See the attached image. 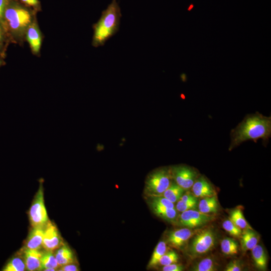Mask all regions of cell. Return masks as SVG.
<instances>
[{"label": "cell", "instance_id": "1", "mask_svg": "<svg viewBox=\"0 0 271 271\" xmlns=\"http://www.w3.org/2000/svg\"><path fill=\"white\" fill-rule=\"evenodd\" d=\"M37 12L18 0H10L4 12L5 28L12 43L23 44L26 31L37 19Z\"/></svg>", "mask_w": 271, "mask_h": 271}, {"label": "cell", "instance_id": "2", "mask_svg": "<svg viewBox=\"0 0 271 271\" xmlns=\"http://www.w3.org/2000/svg\"><path fill=\"white\" fill-rule=\"evenodd\" d=\"M270 117L257 113L248 115L232 131L229 149L231 150L248 140L261 139L266 141L270 137Z\"/></svg>", "mask_w": 271, "mask_h": 271}, {"label": "cell", "instance_id": "3", "mask_svg": "<svg viewBox=\"0 0 271 271\" xmlns=\"http://www.w3.org/2000/svg\"><path fill=\"white\" fill-rule=\"evenodd\" d=\"M121 13L116 0H112L96 23L93 25L92 45L94 47L103 46L105 42L119 30Z\"/></svg>", "mask_w": 271, "mask_h": 271}, {"label": "cell", "instance_id": "4", "mask_svg": "<svg viewBox=\"0 0 271 271\" xmlns=\"http://www.w3.org/2000/svg\"><path fill=\"white\" fill-rule=\"evenodd\" d=\"M172 179L170 169H157L148 176L146 181V191L152 197L160 196L169 187Z\"/></svg>", "mask_w": 271, "mask_h": 271}, {"label": "cell", "instance_id": "5", "mask_svg": "<svg viewBox=\"0 0 271 271\" xmlns=\"http://www.w3.org/2000/svg\"><path fill=\"white\" fill-rule=\"evenodd\" d=\"M30 222L32 227H45L49 220L45 206L42 183H40L29 212Z\"/></svg>", "mask_w": 271, "mask_h": 271}, {"label": "cell", "instance_id": "6", "mask_svg": "<svg viewBox=\"0 0 271 271\" xmlns=\"http://www.w3.org/2000/svg\"><path fill=\"white\" fill-rule=\"evenodd\" d=\"M193 236L189 246V252L192 256L206 253L215 245V235L210 228L202 230Z\"/></svg>", "mask_w": 271, "mask_h": 271}, {"label": "cell", "instance_id": "7", "mask_svg": "<svg viewBox=\"0 0 271 271\" xmlns=\"http://www.w3.org/2000/svg\"><path fill=\"white\" fill-rule=\"evenodd\" d=\"M170 171L172 178L184 190L191 188L198 177L197 171L192 168L184 165L173 167L170 169Z\"/></svg>", "mask_w": 271, "mask_h": 271}, {"label": "cell", "instance_id": "8", "mask_svg": "<svg viewBox=\"0 0 271 271\" xmlns=\"http://www.w3.org/2000/svg\"><path fill=\"white\" fill-rule=\"evenodd\" d=\"M181 213L178 219V224L189 228L202 226L214 219V215L211 214H205L194 209Z\"/></svg>", "mask_w": 271, "mask_h": 271}, {"label": "cell", "instance_id": "9", "mask_svg": "<svg viewBox=\"0 0 271 271\" xmlns=\"http://www.w3.org/2000/svg\"><path fill=\"white\" fill-rule=\"evenodd\" d=\"M63 244L57 227L49 220L44 227L42 247L45 250L54 251Z\"/></svg>", "mask_w": 271, "mask_h": 271}, {"label": "cell", "instance_id": "10", "mask_svg": "<svg viewBox=\"0 0 271 271\" xmlns=\"http://www.w3.org/2000/svg\"><path fill=\"white\" fill-rule=\"evenodd\" d=\"M25 41L29 44L33 55L39 56L43 41V34L40 29L37 19L34 21L28 28L25 33Z\"/></svg>", "mask_w": 271, "mask_h": 271}, {"label": "cell", "instance_id": "11", "mask_svg": "<svg viewBox=\"0 0 271 271\" xmlns=\"http://www.w3.org/2000/svg\"><path fill=\"white\" fill-rule=\"evenodd\" d=\"M20 251L23 253L26 269L30 271L41 270V258L43 251L37 249L26 248Z\"/></svg>", "mask_w": 271, "mask_h": 271}, {"label": "cell", "instance_id": "12", "mask_svg": "<svg viewBox=\"0 0 271 271\" xmlns=\"http://www.w3.org/2000/svg\"><path fill=\"white\" fill-rule=\"evenodd\" d=\"M196 232L185 227L171 231L168 237L167 241L172 247L179 248L182 247Z\"/></svg>", "mask_w": 271, "mask_h": 271}, {"label": "cell", "instance_id": "13", "mask_svg": "<svg viewBox=\"0 0 271 271\" xmlns=\"http://www.w3.org/2000/svg\"><path fill=\"white\" fill-rule=\"evenodd\" d=\"M193 195L196 198H204L215 195V191L209 181L203 176L198 177L192 186Z\"/></svg>", "mask_w": 271, "mask_h": 271}, {"label": "cell", "instance_id": "14", "mask_svg": "<svg viewBox=\"0 0 271 271\" xmlns=\"http://www.w3.org/2000/svg\"><path fill=\"white\" fill-rule=\"evenodd\" d=\"M44 227H33L26 239L24 248L40 250L42 247Z\"/></svg>", "mask_w": 271, "mask_h": 271}, {"label": "cell", "instance_id": "15", "mask_svg": "<svg viewBox=\"0 0 271 271\" xmlns=\"http://www.w3.org/2000/svg\"><path fill=\"white\" fill-rule=\"evenodd\" d=\"M58 249L55 255L59 267L74 262V254L67 245L64 243Z\"/></svg>", "mask_w": 271, "mask_h": 271}, {"label": "cell", "instance_id": "16", "mask_svg": "<svg viewBox=\"0 0 271 271\" xmlns=\"http://www.w3.org/2000/svg\"><path fill=\"white\" fill-rule=\"evenodd\" d=\"M26 269L23 256L18 252L9 258L3 266L2 271H24Z\"/></svg>", "mask_w": 271, "mask_h": 271}, {"label": "cell", "instance_id": "17", "mask_svg": "<svg viewBox=\"0 0 271 271\" xmlns=\"http://www.w3.org/2000/svg\"><path fill=\"white\" fill-rule=\"evenodd\" d=\"M199 211L205 214L216 213L218 204L216 196L203 198L198 204Z\"/></svg>", "mask_w": 271, "mask_h": 271}, {"label": "cell", "instance_id": "18", "mask_svg": "<svg viewBox=\"0 0 271 271\" xmlns=\"http://www.w3.org/2000/svg\"><path fill=\"white\" fill-rule=\"evenodd\" d=\"M240 236L241 247L244 251L251 250L257 244L259 237L252 229H245Z\"/></svg>", "mask_w": 271, "mask_h": 271}, {"label": "cell", "instance_id": "19", "mask_svg": "<svg viewBox=\"0 0 271 271\" xmlns=\"http://www.w3.org/2000/svg\"><path fill=\"white\" fill-rule=\"evenodd\" d=\"M255 265L258 269L265 270L267 266V256L262 246L257 244L251 250Z\"/></svg>", "mask_w": 271, "mask_h": 271}, {"label": "cell", "instance_id": "20", "mask_svg": "<svg viewBox=\"0 0 271 271\" xmlns=\"http://www.w3.org/2000/svg\"><path fill=\"white\" fill-rule=\"evenodd\" d=\"M151 208L154 213L164 220L174 221L177 217V211L175 208H168L151 203Z\"/></svg>", "mask_w": 271, "mask_h": 271}, {"label": "cell", "instance_id": "21", "mask_svg": "<svg viewBox=\"0 0 271 271\" xmlns=\"http://www.w3.org/2000/svg\"><path fill=\"white\" fill-rule=\"evenodd\" d=\"M184 190L176 183H171L169 187L159 196H163L174 203L183 195Z\"/></svg>", "mask_w": 271, "mask_h": 271}, {"label": "cell", "instance_id": "22", "mask_svg": "<svg viewBox=\"0 0 271 271\" xmlns=\"http://www.w3.org/2000/svg\"><path fill=\"white\" fill-rule=\"evenodd\" d=\"M167 247L165 241H161L156 245L148 263L149 268L154 267L159 264L161 257L167 252Z\"/></svg>", "mask_w": 271, "mask_h": 271}, {"label": "cell", "instance_id": "23", "mask_svg": "<svg viewBox=\"0 0 271 271\" xmlns=\"http://www.w3.org/2000/svg\"><path fill=\"white\" fill-rule=\"evenodd\" d=\"M41 266L42 270H43L48 268H53L57 270L59 267L53 251L45 250L43 251L41 258Z\"/></svg>", "mask_w": 271, "mask_h": 271}, {"label": "cell", "instance_id": "24", "mask_svg": "<svg viewBox=\"0 0 271 271\" xmlns=\"http://www.w3.org/2000/svg\"><path fill=\"white\" fill-rule=\"evenodd\" d=\"M222 252L225 255H233L238 251V244L236 241L232 238H224L220 243Z\"/></svg>", "mask_w": 271, "mask_h": 271}, {"label": "cell", "instance_id": "25", "mask_svg": "<svg viewBox=\"0 0 271 271\" xmlns=\"http://www.w3.org/2000/svg\"><path fill=\"white\" fill-rule=\"evenodd\" d=\"M229 219L240 229H252L245 219L240 209H235L232 211Z\"/></svg>", "mask_w": 271, "mask_h": 271}, {"label": "cell", "instance_id": "26", "mask_svg": "<svg viewBox=\"0 0 271 271\" xmlns=\"http://www.w3.org/2000/svg\"><path fill=\"white\" fill-rule=\"evenodd\" d=\"M217 265L215 261L210 257L203 259L195 265L192 269L194 271H215L217 270Z\"/></svg>", "mask_w": 271, "mask_h": 271}, {"label": "cell", "instance_id": "27", "mask_svg": "<svg viewBox=\"0 0 271 271\" xmlns=\"http://www.w3.org/2000/svg\"><path fill=\"white\" fill-rule=\"evenodd\" d=\"M12 43L8 32L0 23V57L5 59L9 45Z\"/></svg>", "mask_w": 271, "mask_h": 271}, {"label": "cell", "instance_id": "28", "mask_svg": "<svg viewBox=\"0 0 271 271\" xmlns=\"http://www.w3.org/2000/svg\"><path fill=\"white\" fill-rule=\"evenodd\" d=\"M197 206V198L184 200L179 199L176 205V210L179 212H182L190 209H195Z\"/></svg>", "mask_w": 271, "mask_h": 271}, {"label": "cell", "instance_id": "29", "mask_svg": "<svg viewBox=\"0 0 271 271\" xmlns=\"http://www.w3.org/2000/svg\"><path fill=\"white\" fill-rule=\"evenodd\" d=\"M222 227L225 230L233 236L240 237L242 233L241 229L237 227L229 219L223 221Z\"/></svg>", "mask_w": 271, "mask_h": 271}, {"label": "cell", "instance_id": "30", "mask_svg": "<svg viewBox=\"0 0 271 271\" xmlns=\"http://www.w3.org/2000/svg\"><path fill=\"white\" fill-rule=\"evenodd\" d=\"M179 257L176 252L171 250L166 252L160 258L159 264L165 266L172 263H177Z\"/></svg>", "mask_w": 271, "mask_h": 271}, {"label": "cell", "instance_id": "31", "mask_svg": "<svg viewBox=\"0 0 271 271\" xmlns=\"http://www.w3.org/2000/svg\"><path fill=\"white\" fill-rule=\"evenodd\" d=\"M151 203L168 208H175L174 203L163 196H153Z\"/></svg>", "mask_w": 271, "mask_h": 271}, {"label": "cell", "instance_id": "32", "mask_svg": "<svg viewBox=\"0 0 271 271\" xmlns=\"http://www.w3.org/2000/svg\"><path fill=\"white\" fill-rule=\"evenodd\" d=\"M23 5L33 9L37 13L42 11V6L39 0H18Z\"/></svg>", "mask_w": 271, "mask_h": 271}, {"label": "cell", "instance_id": "33", "mask_svg": "<svg viewBox=\"0 0 271 271\" xmlns=\"http://www.w3.org/2000/svg\"><path fill=\"white\" fill-rule=\"evenodd\" d=\"M241 270V265L240 262L236 260L231 261L225 267V271H240Z\"/></svg>", "mask_w": 271, "mask_h": 271}, {"label": "cell", "instance_id": "34", "mask_svg": "<svg viewBox=\"0 0 271 271\" xmlns=\"http://www.w3.org/2000/svg\"><path fill=\"white\" fill-rule=\"evenodd\" d=\"M184 267L182 264L176 263L163 266L162 268L163 271H182Z\"/></svg>", "mask_w": 271, "mask_h": 271}, {"label": "cell", "instance_id": "35", "mask_svg": "<svg viewBox=\"0 0 271 271\" xmlns=\"http://www.w3.org/2000/svg\"><path fill=\"white\" fill-rule=\"evenodd\" d=\"M10 0H0V23L5 28L4 14L5 8Z\"/></svg>", "mask_w": 271, "mask_h": 271}, {"label": "cell", "instance_id": "36", "mask_svg": "<svg viewBox=\"0 0 271 271\" xmlns=\"http://www.w3.org/2000/svg\"><path fill=\"white\" fill-rule=\"evenodd\" d=\"M79 270L78 266L74 263H71L61 266L59 269V270L62 271H78Z\"/></svg>", "mask_w": 271, "mask_h": 271}, {"label": "cell", "instance_id": "37", "mask_svg": "<svg viewBox=\"0 0 271 271\" xmlns=\"http://www.w3.org/2000/svg\"><path fill=\"white\" fill-rule=\"evenodd\" d=\"M6 64L5 61L4 60V59L0 57V68Z\"/></svg>", "mask_w": 271, "mask_h": 271}]
</instances>
